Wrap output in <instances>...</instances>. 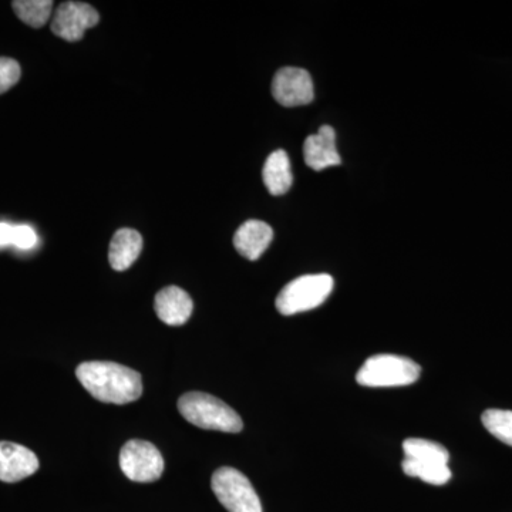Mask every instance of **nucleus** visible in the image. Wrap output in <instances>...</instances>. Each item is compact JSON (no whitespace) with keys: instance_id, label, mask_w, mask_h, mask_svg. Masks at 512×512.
I'll return each instance as SVG.
<instances>
[{"instance_id":"1","label":"nucleus","mask_w":512,"mask_h":512,"mask_svg":"<svg viewBox=\"0 0 512 512\" xmlns=\"http://www.w3.org/2000/svg\"><path fill=\"white\" fill-rule=\"evenodd\" d=\"M76 376L84 389L103 403H133L143 394L140 373L119 363H82L77 367Z\"/></svg>"},{"instance_id":"2","label":"nucleus","mask_w":512,"mask_h":512,"mask_svg":"<svg viewBox=\"0 0 512 512\" xmlns=\"http://www.w3.org/2000/svg\"><path fill=\"white\" fill-rule=\"evenodd\" d=\"M178 410L185 420L204 430L239 433L244 429L241 417L227 403L208 393H185L178 400Z\"/></svg>"},{"instance_id":"3","label":"nucleus","mask_w":512,"mask_h":512,"mask_svg":"<svg viewBox=\"0 0 512 512\" xmlns=\"http://www.w3.org/2000/svg\"><path fill=\"white\" fill-rule=\"evenodd\" d=\"M421 367L409 357L376 355L369 357L356 375L365 387H400L417 382Z\"/></svg>"},{"instance_id":"4","label":"nucleus","mask_w":512,"mask_h":512,"mask_svg":"<svg viewBox=\"0 0 512 512\" xmlns=\"http://www.w3.org/2000/svg\"><path fill=\"white\" fill-rule=\"evenodd\" d=\"M333 285L335 282L328 274L299 276L279 292L276 309L285 316L312 311L329 298Z\"/></svg>"},{"instance_id":"5","label":"nucleus","mask_w":512,"mask_h":512,"mask_svg":"<svg viewBox=\"0 0 512 512\" xmlns=\"http://www.w3.org/2000/svg\"><path fill=\"white\" fill-rule=\"evenodd\" d=\"M211 487L215 497L229 512H262L254 485L235 468L221 467L215 471Z\"/></svg>"},{"instance_id":"6","label":"nucleus","mask_w":512,"mask_h":512,"mask_svg":"<svg viewBox=\"0 0 512 512\" xmlns=\"http://www.w3.org/2000/svg\"><path fill=\"white\" fill-rule=\"evenodd\" d=\"M120 468L128 480L154 483L164 473V458L154 444L130 440L120 451Z\"/></svg>"},{"instance_id":"7","label":"nucleus","mask_w":512,"mask_h":512,"mask_svg":"<svg viewBox=\"0 0 512 512\" xmlns=\"http://www.w3.org/2000/svg\"><path fill=\"white\" fill-rule=\"evenodd\" d=\"M99 20V13L93 6L82 2H64L56 10L52 20V32L67 42H77Z\"/></svg>"},{"instance_id":"8","label":"nucleus","mask_w":512,"mask_h":512,"mask_svg":"<svg viewBox=\"0 0 512 512\" xmlns=\"http://www.w3.org/2000/svg\"><path fill=\"white\" fill-rule=\"evenodd\" d=\"M272 94L281 106L298 107L312 103L315 89L311 74L299 67H284L275 74Z\"/></svg>"},{"instance_id":"9","label":"nucleus","mask_w":512,"mask_h":512,"mask_svg":"<svg viewBox=\"0 0 512 512\" xmlns=\"http://www.w3.org/2000/svg\"><path fill=\"white\" fill-rule=\"evenodd\" d=\"M39 470V458L28 447L0 441V481L18 483Z\"/></svg>"},{"instance_id":"10","label":"nucleus","mask_w":512,"mask_h":512,"mask_svg":"<svg viewBox=\"0 0 512 512\" xmlns=\"http://www.w3.org/2000/svg\"><path fill=\"white\" fill-rule=\"evenodd\" d=\"M303 156H305V163L315 171H322L342 163L336 147L335 130L330 126H322L318 133L306 138Z\"/></svg>"},{"instance_id":"11","label":"nucleus","mask_w":512,"mask_h":512,"mask_svg":"<svg viewBox=\"0 0 512 512\" xmlns=\"http://www.w3.org/2000/svg\"><path fill=\"white\" fill-rule=\"evenodd\" d=\"M154 308L158 318L163 320L165 325L181 326L191 318L194 303L183 289L168 286L157 293Z\"/></svg>"},{"instance_id":"12","label":"nucleus","mask_w":512,"mask_h":512,"mask_svg":"<svg viewBox=\"0 0 512 512\" xmlns=\"http://www.w3.org/2000/svg\"><path fill=\"white\" fill-rule=\"evenodd\" d=\"M274 231L264 221L251 220L242 224L235 232L234 247L249 261H256L271 245Z\"/></svg>"},{"instance_id":"13","label":"nucleus","mask_w":512,"mask_h":512,"mask_svg":"<svg viewBox=\"0 0 512 512\" xmlns=\"http://www.w3.org/2000/svg\"><path fill=\"white\" fill-rule=\"evenodd\" d=\"M143 249V238L137 231L130 228H123L116 232L110 242L109 261L111 268L116 271H127Z\"/></svg>"},{"instance_id":"14","label":"nucleus","mask_w":512,"mask_h":512,"mask_svg":"<svg viewBox=\"0 0 512 512\" xmlns=\"http://www.w3.org/2000/svg\"><path fill=\"white\" fill-rule=\"evenodd\" d=\"M264 183L272 195H284L292 187L291 161L284 150L274 151L266 160L262 171Z\"/></svg>"},{"instance_id":"15","label":"nucleus","mask_w":512,"mask_h":512,"mask_svg":"<svg viewBox=\"0 0 512 512\" xmlns=\"http://www.w3.org/2000/svg\"><path fill=\"white\" fill-rule=\"evenodd\" d=\"M404 458L426 463L448 464L450 454L447 448L436 441L426 439H407L403 443Z\"/></svg>"},{"instance_id":"16","label":"nucleus","mask_w":512,"mask_h":512,"mask_svg":"<svg viewBox=\"0 0 512 512\" xmlns=\"http://www.w3.org/2000/svg\"><path fill=\"white\" fill-rule=\"evenodd\" d=\"M404 474L409 477L420 478L427 484L444 485L450 481L451 470L448 464L426 463L404 458L402 463Z\"/></svg>"},{"instance_id":"17","label":"nucleus","mask_w":512,"mask_h":512,"mask_svg":"<svg viewBox=\"0 0 512 512\" xmlns=\"http://www.w3.org/2000/svg\"><path fill=\"white\" fill-rule=\"evenodd\" d=\"M12 6L18 18L35 29L45 26L53 10L52 0H16Z\"/></svg>"},{"instance_id":"18","label":"nucleus","mask_w":512,"mask_h":512,"mask_svg":"<svg viewBox=\"0 0 512 512\" xmlns=\"http://www.w3.org/2000/svg\"><path fill=\"white\" fill-rule=\"evenodd\" d=\"M485 429L495 439L512 447V410L490 409L481 416Z\"/></svg>"},{"instance_id":"19","label":"nucleus","mask_w":512,"mask_h":512,"mask_svg":"<svg viewBox=\"0 0 512 512\" xmlns=\"http://www.w3.org/2000/svg\"><path fill=\"white\" fill-rule=\"evenodd\" d=\"M22 76L19 63L9 57H0V94L8 92Z\"/></svg>"},{"instance_id":"20","label":"nucleus","mask_w":512,"mask_h":512,"mask_svg":"<svg viewBox=\"0 0 512 512\" xmlns=\"http://www.w3.org/2000/svg\"><path fill=\"white\" fill-rule=\"evenodd\" d=\"M37 244L35 229L29 225H13V247L19 249H32Z\"/></svg>"},{"instance_id":"21","label":"nucleus","mask_w":512,"mask_h":512,"mask_svg":"<svg viewBox=\"0 0 512 512\" xmlns=\"http://www.w3.org/2000/svg\"><path fill=\"white\" fill-rule=\"evenodd\" d=\"M13 225L8 222H0V248L12 245Z\"/></svg>"}]
</instances>
